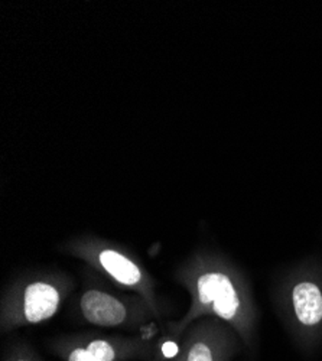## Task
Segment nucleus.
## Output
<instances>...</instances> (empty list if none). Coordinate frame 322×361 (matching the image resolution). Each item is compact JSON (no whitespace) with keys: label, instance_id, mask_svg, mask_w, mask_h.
Instances as JSON below:
<instances>
[{"label":"nucleus","instance_id":"f257e3e1","mask_svg":"<svg viewBox=\"0 0 322 361\" xmlns=\"http://www.w3.org/2000/svg\"><path fill=\"white\" fill-rule=\"evenodd\" d=\"M191 296L185 317L169 325L171 338L177 340L201 318H217L230 325L250 354L256 353V314L250 295L236 270L216 256L197 253L178 274Z\"/></svg>","mask_w":322,"mask_h":361},{"label":"nucleus","instance_id":"f03ea898","mask_svg":"<svg viewBox=\"0 0 322 361\" xmlns=\"http://www.w3.org/2000/svg\"><path fill=\"white\" fill-rule=\"evenodd\" d=\"M71 289V279L61 274L27 276L16 282L2 300V333L51 319Z\"/></svg>","mask_w":322,"mask_h":361},{"label":"nucleus","instance_id":"7ed1b4c3","mask_svg":"<svg viewBox=\"0 0 322 361\" xmlns=\"http://www.w3.org/2000/svg\"><path fill=\"white\" fill-rule=\"evenodd\" d=\"M155 329L137 336L71 334L52 338L49 351L61 361H149L162 348Z\"/></svg>","mask_w":322,"mask_h":361},{"label":"nucleus","instance_id":"20e7f679","mask_svg":"<svg viewBox=\"0 0 322 361\" xmlns=\"http://www.w3.org/2000/svg\"><path fill=\"white\" fill-rule=\"evenodd\" d=\"M67 250L100 270L117 285L135 290L159 315L155 295V282L143 266L123 249L99 238H80L68 245Z\"/></svg>","mask_w":322,"mask_h":361},{"label":"nucleus","instance_id":"39448f33","mask_svg":"<svg viewBox=\"0 0 322 361\" xmlns=\"http://www.w3.org/2000/svg\"><path fill=\"white\" fill-rule=\"evenodd\" d=\"M311 275L297 276L285 290L287 329L304 354H314L322 343V285Z\"/></svg>","mask_w":322,"mask_h":361},{"label":"nucleus","instance_id":"423d86ee","mask_svg":"<svg viewBox=\"0 0 322 361\" xmlns=\"http://www.w3.org/2000/svg\"><path fill=\"white\" fill-rule=\"evenodd\" d=\"M77 308L81 319L100 328L135 329L158 317L142 296L122 298L96 286L82 290Z\"/></svg>","mask_w":322,"mask_h":361},{"label":"nucleus","instance_id":"0eeeda50","mask_svg":"<svg viewBox=\"0 0 322 361\" xmlns=\"http://www.w3.org/2000/svg\"><path fill=\"white\" fill-rule=\"evenodd\" d=\"M242 340L230 325L217 318H201L180 337L175 354L163 361H233L242 353Z\"/></svg>","mask_w":322,"mask_h":361},{"label":"nucleus","instance_id":"6e6552de","mask_svg":"<svg viewBox=\"0 0 322 361\" xmlns=\"http://www.w3.org/2000/svg\"><path fill=\"white\" fill-rule=\"evenodd\" d=\"M2 361H44V358L29 343L15 341L4 351Z\"/></svg>","mask_w":322,"mask_h":361},{"label":"nucleus","instance_id":"1a4fd4ad","mask_svg":"<svg viewBox=\"0 0 322 361\" xmlns=\"http://www.w3.org/2000/svg\"><path fill=\"white\" fill-rule=\"evenodd\" d=\"M165 360V354H163V350L161 348L158 353H156V355L154 357V358H151L149 361H163Z\"/></svg>","mask_w":322,"mask_h":361}]
</instances>
